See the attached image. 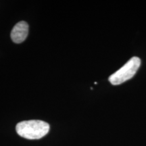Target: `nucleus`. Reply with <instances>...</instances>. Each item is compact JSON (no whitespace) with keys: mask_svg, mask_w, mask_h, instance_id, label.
Segmentation results:
<instances>
[{"mask_svg":"<svg viewBox=\"0 0 146 146\" xmlns=\"http://www.w3.org/2000/svg\"><path fill=\"white\" fill-rule=\"evenodd\" d=\"M16 130L22 137L27 139H39L48 133L50 125L42 120H26L18 123Z\"/></svg>","mask_w":146,"mask_h":146,"instance_id":"obj_1","label":"nucleus"},{"mask_svg":"<svg viewBox=\"0 0 146 146\" xmlns=\"http://www.w3.org/2000/svg\"><path fill=\"white\" fill-rule=\"evenodd\" d=\"M141 65V60L138 57H133L122 68L114 72L109 78L112 85H118L131 79L136 74Z\"/></svg>","mask_w":146,"mask_h":146,"instance_id":"obj_2","label":"nucleus"},{"mask_svg":"<svg viewBox=\"0 0 146 146\" xmlns=\"http://www.w3.org/2000/svg\"><path fill=\"white\" fill-rule=\"evenodd\" d=\"M29 34V25L25 21L18 23L11 32V38L16 43H21L27 39Z\"/></svg>","mask_w":146,"mask_h":146,"instance_id":"obj_3","label":"nucleus"}]
</instances>
